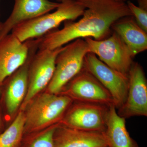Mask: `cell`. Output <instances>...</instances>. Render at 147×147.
Wrapping results in <instances>:
<instances>
[{"label":"cell","mask_w":147,"mask_h":147,"mask_svg":"<svg viewBox=\"0 0 147 147\" xmlns=\"http://www.w3.org/2000/svg\"><path fill=\"white\" fill-rule=\"evenodd\" d=\"M85 7L78 21L64 22L62 28L53 30L37 38L38 49L53 50L78 38L96 40L110 35L113 24L121 18L132 16L127 3L117 0H75Z\"/></svg>","instance_id":"obj_1"},{"label":"cell","mask_w":147,"mask_h":147,"mask_svg":"<svg viewBox=\"0 0 147 147\" xmlns=\"http://www.w3.org/2000/svg\"><path fill=\"white\" fill-rule=\"evenodd\" d=\"M59 2L53 12L21 23L11 32L22 42L39 38L63 22L75 21L83 15L85 10L84 6L75 0H61Z\"/></svg>","instance_id":"obj_2"},{"label":"cell","mask_w":147,"mask_h":147,"mask_svg":"<svg viewBox=\"0 0 147 147\" xmlns=\"http://www.w3.org/2000/svg\"><path fill=\"white\" fill-rule=\"evenodd\" d=\"M73 102L67 96L49 92L33 99L25 113L24 134L42 131L51 125L60 122Z\"/></svg>","instance_id":"obj_3"},{"label":"cell","mask_w":147,"mask_h":147,"mask_svg":"<svg viewBox=\"0 0 147 147\" xmlns=\"http://www.w3.org/2000/svg\"><path fill=\"white\" fill-rule=\"evenodd\" d=\"M89 53L84 38H78L64 45L56 58L54 74L47 86L48 92L59 94L82 70L85 57Z\"/></svg>","instance_id":"obj_4"},{"label":"cell","mask_w":147,"mask_h":147,"mask_svg":"<svg viewBox=\"0 0 147 147\" xmlns=\"http://www.w3.org/2000/svg\"><path fill=\"white\" fill-rule=\"evenodd\" d=\"M84 39L88 44L89 53L96 55L111 68L128 75L135 56L117 33L113 32L110 36L100 40L90 38Z\"/></svg>","instance_id":"obj_5"},{"label":"cell","mask_w":147,"mask_h":147,"mask_svg":"<svg viewBox=\"0 0 147 147\" xmlns=\"http://www.w3.org/2000/svg\"><path fill=\"white\" fill-rule=\"evenodd\" d=\"M63 46L53 50L38 49L33 56L29 65L28 91L21 105L22 111L49 85L55 71L56 58Z\"/></svg>","instance_id":"obj_6"},{"label":"cell","mask_w":147,"mask_h":147,"mask_svg":"<svg viewBox=\"0 0 147 147\" xmlns=\"http://www.w3.org/2000/svg\"><path fill=\"white\" fill-rule=\"evenodd\" d=\"M64 88L65 92L59 94L68 96L73 101L108 106L115 105L113 97L108 90L84 67Z\"/></svg>","instance_id":"obj_7"},{"label":"cell","mask_w":147,"mask_h":147,"mask_svg":"<svg viewBox=\"0 0 147 147\" xmlns=\"http://www.w3.org/2000/svg\"><path fill=\"white\" fill-rule=\"evenodd\" d=\"M84 67L110 92L117 110L120 108L124 103L127 96L128 75L111 68L91 53H88L85 57Z\"/></svg>","instance_id":"obj_8"},{"label":"cell","mask_w":147,"mask_h":147,"mask_svg":"<svg viewBox=\"0 0 147 147\" xmlns=\"http://www.w3.org/2000/svg\"><path fill=\"white\" fill-rule=\"evenodd\" d=\"M110 107L76 102L73 105L71 103L60 122L62 125L71 128L105 132Z\"/></svg>","instance_id":"obj_9"},{"label":"cell","mask_w":147,"mask_h":147,"mask_svg":"<svg viewBox=\"0 0 147 147\" xmlns=\"http://www.w3.org/2000/svg\"><path fill=\"white\" fill-rule=\"evenodd\" d=\"M129 86L126 100L117 109L119 115L125 119L147 116V82L140 64L133 62L128 74Z\"/></svg>","instance_id":"obj_10"},{"label":"cell","mask_w":147,"mask_h":147,"mask_svg":"<svg viewBox=\"0 0 147 147\" xmlns=\"http://www.w3.org/2000/svg\"><path fill=\"white\" fill-rule=\"evenodd\" d=\"M31 39L22 42L11 33L0 39V86L28 57Z\"/></svg>","instance_id":"obj_11"},{"label":"cell","mask_w":147,"mask_h":147,"mask_svg":"<svg viewBox=\"0 0 147 147\" xmlns=\"http://www.w3.org/2000/svg\"><path fill=\"white\" fill-rule=\"evenodd\" d=\"M13 1L14 5L10 15L4 23H2L0 39L10 33L17 25L51 12L59 4V2L50 0Z\"/></svg>","instance_id":"obj_12"},{"label":"cell","mask_w":147,"mask_h":147,"mask_svg":"<svg viewBox=\"0 0 147 147\" xmlns=\"http://www.w3.org/2000/svg\"><path fill=\"white\" fill-rule=\"evenodd\" d=\"M55 147L107 146L105 132L90 131L58 125L54 135Z\"/></svg>","instance_id":"obj_13"},{"label":"cell","mask_w":147,"mask_h":147,"mask_svg":"<svg viewBox=\"0 0 147 147\" xmlns=\"http://www.w3.org/2000/svg\"><path fill=\"white\" fill-rule=\"evenodd\" d=\"M112 29L121 37L134 56L147 50V32L139 26L133 16L118 20Z\"/></svg>","instance_id":"obj_14"},{"label":"cell","mask_w":147,"mask_h":147,"mask_svg":"<svg viewBox=\"0 0 147 147\" xmlns=\"http://www.w3.org/2000/svg\"><path fill=\"white\" fill-rule=\"evenodd\" d=\"M105 134L108 147H139L127 129L125 119L119 115L114 105L109 108Z\"/></svg>","instance_id":"obj_15"},{"label":"cell","mask_w":147,"mask_h":147,"mask_svg":"<svg viewBox=\"0 0 147 147\" xmlns=\"http://www.w3.org/2000/svg\"><path fill=\"white\" fill-rule=\"evenodd\" d=\"M25 121V114L22 110L0 134V147H20L24 134Z\"/></svg>","instance_id":"obj_16"},{"label":"cell","mask_w":147,"mask_h":147,"mask_svg":"<svg viewBox=\"0 0 147 147\" xmlns=\"http://www.w3.org/2000/svg\"><path fill=\"white\" fill-rule=\"evenodd\" d=\"M57 125L42 131L24 134L20 147H55L54 135Z\"/></svg>","instance_id":"obj_17"},{"label":"cell","mask_w":147,"mask_h":147,"mask_svg":"<svg viewBox=\"0 0 147 147\" xmlns=\"http://www.w3.org/2000/svg\"><path fill=\"white\" fill-rule=\"evenodd\" d=\"M127 4L136 23L147 32V9L135 5L130 1H128Z\"/></svg>","instance_id":"obj_18"},{"label":"cell","mask_w":147,"mask_h":147,"mask_svg":"<svg viewBox=\"0 0 147 147\" xmlns=\"http://www.w3.org/2000/svg\"><path fill=\"white\" fill-rule=\"evenodd\" d=\"M2 125L1 116L0 113V134L3 132V131H2Z\"/></svg>","instance_id":"obj_19"},{"label":"cell","mask_w":147,"mask_h":147,"mask_svg":"<svg viewBox=\"0 0 147 147\" xmlns=\"http://www.w3.org/2000/svg\"><path fill=\"white\" fill-rule=\"evenodd\" d=\"M117 1H119L125 2V1H127V0H117Z\"/></svg>","instance_id":"obj_20"},{"label":"cell","mask_w":147,"mask_h":147,"mask_svg":"<svg viewBox=\"0 0 147 147\" xmlns=\"http://www.w3.org/2000/svg\"><path fill=\"white\" fill-rule=\"evenodd\" d=\"M2 23L0 22V29H1V26Z\"/></svg>","instance_id":"obj_21"},{"label":"cell","mask_w":147,"mask_h":147,"mask_svg":"<svg viewBox=\"0 0 147 147\" xmlns=\"http://www.w3.org/2000/svg\"><path fill=\"white\" fill-rule=\"evenodd\" d=\"M1 86H0V94H1Z\"/></svg>","instance_id":"obj_22"},{"label":"cell","mask_w":147,"mask_h":147,"mask_svg":"<svg viewBox=\"0 0 147 147\" xmlns=\"http://www.w3.org/2000/svg\"><path fill=\"white\" fill-rule=\"evenodd\" d=\"M58 2H59L61 0H57Z\"/></svg>","instance_id":"obj_23"},{"label":"cell","mask_w":147,"mask_h":147,"mask_svg":"<svg viewBox=\"0 0 147 147\" xmlns=\"http://www.w3.org/2000/svg\"><path fill=\"white\" fill-rule=\"evenodd\" d=\"M102 147H108V146H105Z\"/></svg>","instance_id":"obj_24"},{"label":"cell","mask_w":147,"mask_h":147,"mask_svg":"<svg viewBox=\"0 0 147 147\" xmlns=\"http://www.w3.org/2000/svg\"><path fill=\"white\" fill-rule=\"evenodd\" d=\"M0 16H1V13H0Z\"/></svg>","instance_id":"obj_25"},{"label":"cell","mask_w":147,"mask_h":147,"mask_svg":"<svg viewBox=\"0 0 147 147\" xmlns=\"http://www.w3.org/2000/svg\"><path fill=\"white\" fill-rule=\"evenodd\" d=\"M50 1H53V0H50Z\"/></svg>","instance_id":"obj_26"}]
</instances>
